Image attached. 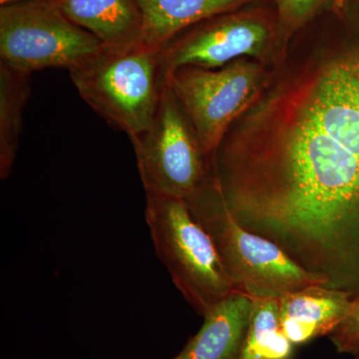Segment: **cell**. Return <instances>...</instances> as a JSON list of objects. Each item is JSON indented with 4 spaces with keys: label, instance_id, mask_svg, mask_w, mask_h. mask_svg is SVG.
<instances>
[{
    "label": "cell",
    "instance_id": "cell-18",
    "mask_svg": "<svg viewBox=\"0 0 359 359\" xmlns=\"http://www.w3.org/2000/svg\"><path fill=\"white\" fill-rule=\"evenodd\" d=\"M358 359H359V355H358Z\"/></svg>",
    "mask_w": 359,
    "mask_h": 359
},
{
    "label": "cell",
    "instance_id": "cell-8",
    "mask_svg": "<svg viewBox=\"0 0 359 359\" xmlns=\"http://www.w3.org/2000/svg\"><path fill=\"white\" fill-rule=\"evenodd\" d=\"M271 28L256 14H221L180 34L162 50L165 74L182 67L216 69L268 55Z\"/></svg>",
    "mask_w": 359,
    "mask_h": 359
},
{
    "label": "cell",
    "instance_id": "cell-1",
    "mask_svg": "<svg viewBox=\"0 0 359 359\" xmlns=\"http://www.w3.org/2000/svg\"><path fill=\"white\" fill-rule=\"evenodd\" d=\"M238 224L328 287L359 294V49L269 82L212 157Z\"/></svg>",
    "mask_w": 359,
    "mask_h": 359
},
{
    "label": "cell",
    "instance_id": "cell-6",
    "mask_svg": "<svg viewBox=\"0 0 359 359\" xmlns=\"http://www.w3.org/2000/svg\"><path fill=\"white\" fill-rule=\"evenodd\" d=\"M261 61L242 58L216 69L182 67L166 85L190 120L203 150L214 157L229 129L269 84Z\"/></svg>",
    "mask_w": 359,
    "mask_h": 359
},
{
    "label": "cell",
    "instance_id": "cell-10",
    "mask_svg": "<svg viewBox=\"0 0 359 359\" xmlns=\"http://www.w3.org/2000/svg\"><path fill=\"white\" fill-rule=\"evenodd\" d=\"M252 299L237 292L204 316V323L172 359H237L249 325Z\"/></svg>",
    "mask_w": 359,
    "mask_h": 359
},
{
    "label": "cell",
    "instance_id": "cell-17",
    "mask_svg": "<svg viewBox=\"0 0 359 359\" xmlns=\"http://www.w3.org/2000/svg\"><path fill=\"white\" fill-rule=\"evenodd\" d=\"M27 1V0H0V4L7 6V4H18V2Z\"/></svg>",
    "mask_w": 359,
    "mask_h": 359
},
{
    "label": "cell",
    "instance_id": "cell-15",
    "mask_svg": "<svg viewBox=\"0 0 359 359\" xmlns=\"http://www.w3.org/2000/svg\"><path fill=\"white\" fill-rule=\"evenodd\" d=\"M327 0H276L280 23L287 32L299 29Z\"/></svg>",
    "mask_w": 359,
    "mask_h": 359
},
{
    "label": "cell",
    "instance_id": "cell-4",
    "mask_svg": "<svg viewBox=\"0 0 359 359\" xmlns=\"http://www.w3.org/2000/svg\"><path fill=\"white\" fill-rule=\"evenodd\" d=\"M145 219L157 257L196 313L204 316L238 292L185 200L146 194Z\"/></svg>",
    "mask_w": 359,
    "mask_h": 359
},
{
    "label": "cell",
    "instance_id": "cell-16",
    "mask_svg": "<svg viewBox=\"0 0 359 359\" xmlns=\"http://www.w3.org/2000/svg\"><path fill=\"white\" fill-rule=\"evenodd\" d=\"M337 353L359 355V299L337 330L330 335Z\"/></svg>",
    "mask_w": 359,
    "mask_h": 359
},
{
    "label": "cell",
    "instance_id": "cell-9",
    "mask_svg": "<svg viewBox=\"0 0 359 359\" xmlns=\"http://www.w3.org/2000/svg\"><path fill=\"white\" fill-rule=\"evenodd\" d=\"M355 297L327 285H313L278 297L283 334L294 344L330 337L353 309Z\"/></svg>",
    "mask_w": 359,
    "mask_h": 359
},
{
    "label": "cell",
    "instance_id": "cell-3",
    "mask_svg": "<svg viewBox=\"0 0 359 359\" xmlns=\"http://www.w3.org/2000/svg\"><path fill=\"white\" fill-rule=\"evenodd\" d=\"M69 75L87 105L130 140L151 126L166 86L162 50L145 43L104 47Z\"/></svg>",
    "mask_w": 359,
    "mask_h": 359
},
{
    "label": "cell",
    "instance_id": "cell-13",
    "mask_svg": "<svg viewBox=\"0 0 359 359\" xmlns=\"http://www.w3.org/2000/svg\"><path fill=\"white\" fill-rule=\"evenodd\" d=\"M30 97V74L0 61V178L13 170L20 147L23 113Z\"/></svg>",
    "mask_w": 359,
    "mask_h": 359
},
{
    "label": "cell",
    "instance_id": "cell-11",
    "mask_svg": "<svg viewBox=\"0 0 359 359\" xmlns=\"http://www.w3.org/2000/svg\"><path fill=\"white\" fill-rule=\"evenodd\" d=\"M63 13L107 48L143 44V20L137 0H60Z\"/></svg>",
    "mask_w": 359,
    "mask_h": 359
},
{
    "label": "cell",
    "instance_id": "cell-2",
    "mask_svg": "<svg viewBox=\"0 0 359 359\" xmlns=\"http://www.w3.org/2000/svg\"><path fill=\"white\" fill-rule=\"evenodd\" d=\"M186 202L211 237L236 290L250 299H278L313 285H327L323 278L302 268L273 242L238 224L219 195L212 172Z\"/></svg>",
    "mask_w": 359,
    "mask_h": 359
},
{
    "label": "cell",
    "instance_id": "cell-7",
    "mask_svg": "<svg viewBox=\"0 0 359 359\" xmlns=\"http://www.w3.org/2000/svg\"><path fill=\"white\" fill-rule=\"evenodd\" d=\"M131 142L146 194L187 201L211 174L212 157L167 85L152 124Z\"/></svg>",
    "mask_w": 359,
    "mask_h": 359
},
{
    "label": "cell",
    "instance_id": "cell-5",
    "mask_svg": "<svg viewBox=\"0 0 359 359\" xmlns=\"http://www.w3.org/2000/svg\"><path fill=\"white\" fill-rule=\"evenodd\" d=\"M63 13L60 0H27L0 6V61L32 75L46 68L71 71L104 49Z\"/></svg>",
    "mask_w": 359,
    "mask_h": 359
},
{
    "label": "cell",
    "instance_id": "cell-14",
    "mask_svg": "<svg viewBox=\"0 0 359 359\" xmlns=\"http://www.w3.org/2000/svg\"><path fill=\"white\" fill-rule=\"evenodd\" d=\"M249 325L237 359H290L294 344L283 334L278 297H254Z\"/></svg>",
    "mask_w": 359,
    "mask_h": 359
},
{
    "label": "cell",
    "instance_id": "cell-12",
    "mask_svg": "<svg viewBox=\"0 0 359 359\" xmlns=\"http://www.w3.org/2000/svg\"><path fill=\"white\" fill-rule=\"evenodd\" d=\"M248 0H137L143 20V41L163 50L194 26L228 13Z\"/></svg>",
    "mask_w": 359,
    "mask_h": 359
}]
</instances>
